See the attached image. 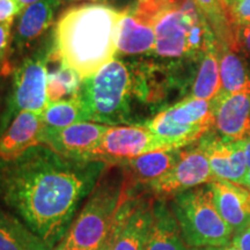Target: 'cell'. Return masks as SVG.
Returning a JSON list of instances; mask_svg holds the SVG:
<instances>
[{"instance_id": "1", "label": "cell", "mask_w": 250, "mask_h": 250, "mask_svg": "<svg viewBox=\"0 0 250 250\" xmlns=\"http://www.w3.org/2000/svg\"><path fill=\"white\" fill-rule=\"evenodd\" d=\"M105 167L34 146L0 160V202L51 250L67 234Z\"/></svg>"}, {"instance_id": "2", "label": "cell", "mask_w": 250, "mask_h": 250, "mask_svg": "<svg viewBox=\"0 0 250 250\" xmlns=\"http://www.w3.org/2000/svg\"><path fill=\"white\" fill-rule=\"evenodd\" d=\"M124 9L102 2L71 6L59 15L52 35L51 62L86 80L117 55V36Z\"/></svg>"}, {"instance_id": "3", "label": "cell", "mask_w": 250, "mask_h": 250, "mask_svg": "<svg viewBox=\"0 0 250 250\" xmlns=\"http://www.w3.org/2000/svg\"><path fill=\"white\" fill-rule=\"evenodd\" d=\"M133 14L154 27L153 55L169 62H199L217 41L212 28L192 0H134Z\"/></svg>"}, {"instance_id": "4", "label": "cell", "mask_w": 250, "mask_h": 250, "mask_svg": "<svg viewBox=\"0 0 250 250\" xmlns=\"http://www.w3.org/2000/svg\"><path fill=\"white\" fill-rule=\"evenodd\" d=\"M79 96L85 122L107 126L144 125L131 61L116 59L83 81Z\"/></svg>"}, {"instance_id": "5", "label": "cell", "mask_w": 250, "mask_h": 250, "mask_svg": "<svg viewBox=\"0 0 250 250\" xmlns=\"http://www.w3.org/2000/svg\"><path fill=\"white\" fill-rule=\"evenodd\" d=\"M124 192L121 166L107 165L64 239L76 250H98L107 240Z\"/></svg>"}, {"instance_id": "6", "label": "cell", "mask_w": 250, "mask_h": 250, "mask_svg": "<svg viewBox=\"0 0 250 250\" xmlns=\"http://www.w3.org/2000/svg\"><path fill=\"white\" fill-rule=\"evenodd\" d=\"M170 210L183 240L191 248L225 246L232 241V229L219 214L208 184L175 196Z\"/></svg>"}, {"instance_id": "7", "label": "cell", "mask_w": 250, "mask_h": 250, "mask_svg": "<svg viewBox=\"0 0 250 250\" xmlns=\"http://www.w3.org/2000/svg\"><path fill=\"white\" fill-rule=\"evenodd\" d=\"M144 125L169 149L187 147L214 127V101L186 96Z\"/></svg>"}, {"instance_id": "8", "label": "cell", "mask_w": 250, "mask_h": 250, "mask_svg": "<svg viewBox=\"0 0 250 250\" xmlns=\"http://www.w3.org/2000/svg\"><path fill=\"white\" fill-rule=\"evenodd\" d=\"M52 56V35L42 42L26 57L15 64L11 76L8 94L7 124L21 111L43 114L46 105L48 66Z\"/></svg>"}, {"instance_id": "9", "label": "cell", "mask_w": 250, "mask_h": 250, "mask_svg": "<svg viewBox=\"0 0 250 250\" xmlns=\"http://www.w3.org/2000/svg\"><path fill=\"white\" fill-rule=\"evenodd\" d=\"M154 202L146 190L124 187L121 205L109 234L112 250H145L153 223Z\"/></svg>"}, {"instance_id": "10", "label": "cell", "mask_w": 250, "mask_h": 250, "mask_svg": "<svg viewBox=\"0 0 250 250\" xmlns=\"http://www.w3.org/2000/svg\"><path fill=\"white\" fill-rule=\"evenodd\" d=\"M214 180L204 151L195 143L181 148L176 164L144 190L154 196L155 199L166 201L188 190L213 182Z\"/></svg>"}, {"instance_id": "11", "label": "cell", "mask_w": 250, "mask_h": 250, "mask_svg": "<svg viewBox=\"0 0 250 250\" xmlns=\"http://www.w3.org/2000/svg\"><path fill=\"white\" fill-rule=\"evenodd\" d=\"M168 149L169 148L145 125L110 126L98 147L89 155L88 161L115 165L146 153Z\"/></svg>"}, {"instance_id": "12", "label": "cell", "mask_w": 250, "mask_h": 250, "mask_svg": "<svg viewBox=\"0 0 250 250\" xmlns=\"http://www.w3.org/2000/svg\"><path fill=\"white\" fill-rule=\"evenodd\" d=\"M62 0H41L23 8L13 27L9 62L15 66L42 42L55 22Z\"/></svg>"}, {"instance_id": "13", "label": "cell", "mask_w": 250, "mask_h": 250, "mask_svg": "<svg viewBox=\"0 0 250 250\" xmlns=\"http://www.w3.org/2000/svg\"><path fill=\"white\" fill-rule=\"evenodd\" d=\"M109 127L93 122H81L57 130L44 127L41 145L48 146L65 158L88 161Z\"/></svg>"}, {"instance_id": "14", "label": "cell", "mask_w": 250, "mask_h": 250, "mask_svg": "<svg viewBox=\"0 0 250 250\" xmlns=\"http://www.w3.org/2000/svg\"><path fill=\"white\" fill-rule=\"evenodd\" d=\"M197 144L204 151L215 180L227 181L243 187L249 168L245 153L237 142H227L218 133L210 131Z\"/></svg>"}, {"instance_id": "15", "label": "cell", "mask_w": 250, "mask_h": 250, "mask_svg": "<svg viewBox=\"0 0 250 250\" xmlns=\"http://www.w3.org/2000/svg\"><path fill=\"white\" fill-rule=\"evenodd\" d=\"M214 101V129L227 142L250 137V93H220Z\"/></svg>"}, {"instance_id": "16", "label": "cell", "mask_w": 250, "mask_h": 250, "mask_svg": "<svg viewBox=\"0 0 250 250\" xmlns=\"http://www.w3.org/2000/svg\"><path fill=\"white\" fill-rule=\"evenodd\" d=\"M180 153L181 148L155 151L115 165L121 166L123 169L125 188L144 190L176 164Z\"/></svg>"}, {"instance_id": "17", "label": "cell", "mask_w": 250, "mask_h": 250, "mask_svg": "<svg viewBox=\"0 0 250 250\" xmlns=\"http://www.w3.org/2000/svg\"><path fill=\"white\" fill-rule=\"evenodd\" d=\"M43 130L42 114L19 112L0 138V160L14 159L34 146L41 145Z\"/></svg>"}, {"instance_id": "18", "label": "cell", "mask_w": 250, "mask_h": 250, "mask_svg": "<svg viewBox=\"0 0 250 250\" xmlns=\"http://www.w3.org/2000/svg\"><path fill=\"white\" fill-rule=\"evenodd\" d=\"M215 208L233 235L250 225V192L245 187L227 181L214 180L208 183Z\"/></svg>"}, {"instance_id": "19", "label": "cell", "mask_w": 250, "mask_h": 250, "mask_svg": "<svg viewBox=\"0 0 250 250\" xmlns=\"http://www.w3.org/2000/svg\"><path fill=\"white\" fill-rule=\"evenodd\" d=\"M155 45L154 27L147 21L124 9L117 36V55L147 56L153 55Z\"/></svg>"}, {"instance_id": "20", "label": "cell", "mask_w": 250, "mask_h": 250, "mask_svg": "<svg viewBox=\"0 0 250 250\" xmlns=\"http://www.w3.org/2000/svg\"><path fill=\"white\" fill-rule=\"evenodd\" d=\"M145 250H198L184 241L170 206L161 199L153 205V223Z\"/></svg>"}, {"instance_id": "21", "label": "cell", "mask_w": 250, "mask_h": 250, "mask_svg": "<svg viewBox=\"0 0 250 250\" xmlns=\"http://www.w3.org/2000/svg\"><path fill=\"white\" fill-rule=\"evenodd\" d=\"M221 92L250 93V67L245 56L226 44H218Z\"/></svg>"}, {"instance_id": "22", "label": "cell", "mask_w": 250, "mask_h": 250, "mask_svg": "<svg viewBox=\"0 0 250 250\" xmlns=\"http://www.w3.org/2000/svg\"><path fill=\"white\" fill-rule=\"evenodd\" d=\"M221 90L220 68H219L218 42L211 43L199 61L192 85L187 96L211 101Z\"/></svg>"}, {"instance_id": "23", "label": "cell", "mask_w": 250, "mask_h": 250, "mask_svg": "<svg viewBox=\"0 0 250 250\" xmlns=\"http://www.w3.org/2000/svg\"><path fill=\"white\" fill-rule=\"evenodd\" d=\"M0 250H50L12 212L0 206Z\"/></svg>"}, {"instance_id": "24", "label": "cell", "mask_w": 250, "mask_h": 250, "mask_svg": "<svg viewBox=\"0 0 250 250\" xmlns=\"http://www.w3.org/2000/svg\"><path fill=\"white\" fill-rule=\"evenodd\" d=\"M42 117L45 129L55 130L85 122L83 102L79 94L58 102L46 103Z\"/></svg>"}, {"instance_id": "25", "label": "cell", "mask_w": 250, "mask_h": 250, "mask_svg": "<svg viewBox=\"0 0 250 250\" xmlns=\"http://www.w3.org/2000/svg\"><path fill=\"white\" fill-rule=\"evenodd\" d=\"M192 1L208 20L219 44H226L232 49H235V31L227 22L223 0H192Z\"/></svg>"}, {"instance_id": "26", "label": "cell", "mask_w": 250, "mask_h": 250, "mask_svg": "<svg viewBox=\"0 0 250 250\" xmlns=\"http://www.w3.org/2000/svg\"><path fill=\"white\" fill-rule=\"evenodd\" d=\"M83 80L71 68L58 64L54 71L48 72L46 83V103H54L70 99L79 94Z\"/></svg>"}, {"instance_id": "27", "label": "cell", "mask_w": 250, "mask_h": 250, "mask_svg": "<svg viewBox=\"0 0 250 250\" xmlns=\"http://www.w3.org/2000/svg\"><path fill=\"white\" fill-rule=\"evenodd\" d=\"M227 22L233 30L250 24V0H223Z\"/></svg>"}, {"instance_id": "28", "label": "cell", "mask_w": 250, "mask_h": 250, "mask_svg": "<svg viewBox=\"0 0 250 250\" xmlns=\"http://www.w3.org/2000/svg\"><path fill=\"white\" fill-rule=\"evenodd\" d=\"M14 23H0V64L9 68L12 72H13V66L9 62V55H11Z\"/></svg>"}, {"instance_id": "29", "label": "cell", "mask_w": 250, "mask_h": 250, "mask_svg": "<svg viewBox=\"0 0 250 250\" xmlns=\"http://www.w3.org/2000/svg\"><path fill=\"white\" fill-rule=\"evenodd\" d=\"M9 86H11V77L0 74V138L8 126L6 117H7Z\"/></svg>"}, {"instance_id": "30", "label": "cell", "mask_w": 250, "mask_h": 250, "mask_svg": "<svg viewBox=\"0 0 250 250\" xmlns=\"http://www.w3.org/2000/svg\"><path fill=\"white\" fill-rule=\"evenodd\" d=\"M22 11L18 0H0V23H14Z\"/></svg>"}, {"instance_id": "31", "label": "cell", "mask_w": 250, "mask_h": 250, "mask_svg": "<svg viewBox=\"0 0 250 250\" xmlns=\"http://www.w3.org/2000/svg\"><path fill=\"white\" fill-rule=\"evenodd\" d=\"M236 51H242L246 58H250V24L235 30Z\"/></svg>"}, {"instance_id": "32", "label": "cell", "mask_w": 250, "mask_h": 250, "mask_svg": "<svg viewBox=\"0 0 250 250\" xmlns=\"http://www.w3.org/2000/svg\"><path fill=\"white\" fill-rule=\"evenodd\" d=\"M230 242L240 250H250V225L245 229L234 234Z\"/></svg>"}, {"instance_id": "33", "label": "cell", "mask_w": 250, "mask_h": 250, "mask_svg": "<svg viewBox=\"0 0 250 250\" xmlns=\"http://www.w3.org/2000/svg\"><path fill=\"white\" fill-rule=\"evenodd\" d=\"M237 144H239L240 147L242 148L243 153H245L247 166H248V168H250V137L245 140H241V142H237Z\"/></svg>"}, {"instance_id": "34", "label": "cell", "mask_w": 250, "mask_h": 250, "mask_svg": "<svg viewBox=\"0 0 250 250\" xmlns=\"http://www.w3.org/2000/svg\"><path fill=\"white\" fill-rule=\"evenodd\" d=\"M198 250H240L239 248H236L235 246L233 245L232 242L228 243V245L225 246H219V247H206V248H202Z\"/></svg>"}, {"instance_id": "35", "label": "cell", "mask_w": 250, "mask_h": 250, "mask_svg": "<svg viewBox=\"0 0 250 250\" xmlns=\"http://www.w3.org/2000/svg\"><path fill=\"white\" fill-rule=\"evenodd\" d=\"M51 250H76V249L72 248V247L67 243L66 240L62 239V241L59 242V243H57V245H56Z\"/></svg>"}, {"instance_id": "36", "label": "cell", "mask_w": 250, "mask_h": 250, "mask_svg": "<svg viewBox=\"0 0 250 250\" xmlns=\"http://www.w3.org/2000/svg\"><path fill=\"white\" fill-rule=\"evenodd\" d=\"M98 250H112V241L110 236L107 237V240H105V241L99 247Z\"/></svg>"}, {"instance_id": "37", "label": "cell", "mask_w": 250, "mask_h": 250, "mask_svg": "<svg viewBox=\"0 0 250 250\" xmlns=\"http://www.w3.org/2000/svg\"><path fill=\"white\" fill-rule=\"evenodd\" d=\"M19 2H20V5L22 6V7H27V6H29L31 4H35V2H39L41 0H18Z\"/></svg>"}, {"instance_id": "38", "label": "cell", "mask_w": 250, "mask_h": 250, "mask_svg": "<svg viewBox=\"0 0 250 250\" xmlns=\"http://www.w3.org/2000/svg\"><path fill=\"white\" fill-rule=\"evenodd\" d=\"M0 74H4V76L11 77L12 76V71L6 66H4V65L0 64Z\"/></svg>"}, {"instance_id": "39", "label": "cell", "mask_w": 250, "mask_h": 250, "mask_svg": "<svg viewBox=\"0 0 250 250\" xmlns=\"http://www.w3.org/2000/svg\"><path fill=\"white\" fill-rule=\"evenodd\" d=\"M243 187L246 188V189L249 190L250 192V168L247 171V175H246V180H245V184H243Z\"/></svg>"}, {"instance_id": "40", "label": "cell", "mask_w": 250, "mask_h": 250, "mask_svg": "<svg viewBox=\"0 0 250 250\" xmlns=\"http://www.w3.org/2000/svg\"><path fill=\"white\" fill-rule=\"evenodd\" d=\"M67 1H94V2H100V1H104V0H67Z\"/></svg>"}]
</instances>
